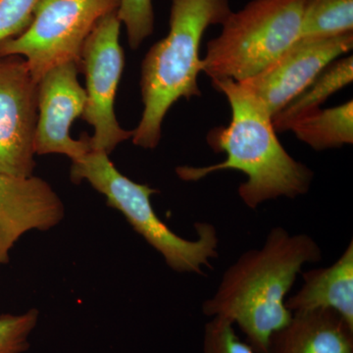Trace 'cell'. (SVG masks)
<instances>
[{
    "label": "cell",
    "mask_w": 353,
    "mask_h": 353,
    "mask_svg": "<svg viewBox=\"0 0 353 353\" xmlns=\"http://www.w3.org/2000/svg\"><path fill=\"white\" fill-rule=\"evenodd\" d=\"M232 12L230 0H172L168 34L153 44L141 65L143 111L132 131L134 145L154 150L167 112L179 99L201 97L199 55L204 32L222 25Z\"/></svg>",
    "instance_id": "obj_3"
},
{
    "label": "cell",
    "mask_w": 353,
    "mask_h": 353,
    "mask_svg": "<svg viewBox=\"0 0 353 353\" xmlns=\"http://www.w3.org/2000/svg\"><path fill=\"white\" fill-rule=\"evenodd\" d=\"M37 121L38 83L24 58L0 57V174L34 175Z\"/></svg>",
    "instance_id": "obj_8"
},
{
    "label": "cell",
    "mask_w": 353,
    "mask_h": 353,
    "mask_svg": "<svg viewBox=\"0 0 353 353\" xmlns=\"http://www.w3.org/2000/svg\"><path fill=\"white\" fill-rule=\"evenodd\" d=\"M212 85L227 97L232 118L227 127L209 132L208 143L215 152L225 153L226 160L209 166H179L176 176L197 182L215 172L240 171L246 180L239 187V196L250 209L280 197L307 194L314 173L285 150L270 114L259 99L234 81L215 80Z\"/></svg>",
    "instance_id": "obj_2"
},
{
    "label": "cell",
    "mask_w": 353,
    "mask_h": 353,
    "mask_svg": "<svg viewBox=\"0 0 353 353\" xmlns=\"http://www.w3.org/2000/svg\"><path fill=\"white\" fill-rule=\"evenodd\" d=\"M80 64L70 61L44 74L38 83V121L34 132L36 155H66L72 161L90 152L88 138L74 139L70 128L83 116L85 88L78 81Z\"/></svg>",
    "instance_id": "obj_10"
},
{
    "label": "cell",
    "mask_w": 353,
    "mask_h": 353,
    "mask_svg": "<svg viewBox=\"0 0 353 353\" xmlns=\"http://www.w3.org/2000/svg\"><path fill=\"white\" fill-rule=\"evenodd\" d=\"M353 81V57L338 58L329 64L301 94L272 118L276 132L289 131L290 125L321 108L330 97Z\"/></svg>",
    "instance_id": "obj_14"
},
{
    "label": "cell",
    "mask_w": 353,
    "mask_h": 353,
    "mask_svg": "<svg viewBox=\"0 0 353 353\" xmlns=\"http://www.w3.org/2000/svg\"><path fill=\"white\" fill-rule=\"evenodd\" d=\"M70 176L72 182H87L105 196L108 205L125 216L132 229L162 255L172 270L203 276L204 269L212 268V260L219 256V236L214 225L196 222V240L174 233L153 209L152 197L158 190L123 175L108 153L90 150L72 161Z\"/></svg>",
    "instance_id": "obj_4"
},
{
    "label": "cell",
    "mask_w": 353,
    "mask_h": 353,
    "mask_svg": "<svg viewBox=\"0 0 353 353\" xmlns=\"http://www.w3.org/2000/svg\"><path fill=\"white\" fill-rule=\"evenodd\" d=\"M268 353H353V327L331 309L294 312L272 334Z\"/></svg>",
    "instance_id": "obj_12"
},
{
    "label": "cell",
    "mask_w": 353,
    "mask_h": 353,
    "mask_svg": "<svg viewBox=\"0 0 353 353\" xmlns=\"http://www.w3.org/2000/svg\"><path fill=\"white\" fill-rule=\"evenodd\" d=\"M352 48L353 32L329 38H301L259 74L239 83L259 99L273 118L329 64Z\"/></svg>",
    "instance_id": "obj_9"
},
{
    "label": "cell",
    "mask_w": 353,
    "mask_h": 353,
    "mask_svg": "<svg viewBox=\"0 0 353 353\" xmlns=\"http://www.w3.org/2000/svg\"><path fill=\"white\" fill-rule=\"evenodd\" d=\"M305 0H252L232 11L208 43L202 72L240 83L259 74L299 39Z\"/></svg>",
    "instance_id": "obj_5"
},
{
    "label": "cell",
    "mask_w": 353,
    "mask_h": 353,
    "mask_svg": "<svg viewBox=\"0 0 353 353\" xmlns=\"http://www.w3.org/2000/svg\"><path fill=\"white\" fill-rule=\"evenodd\" d=\"M353 32V0H305L299 39Z\"/></svg>",
    "instance_id": "obj_16"
},
{
    "label": "cell",
    "mask_w": 353,
    "mask_h": 353,
    "mask_svg": "<svg viewBox=\"0 0 353 353\" xmlns=\"http://www.w3.org/2000/svg\"><path fill=\"white\" fill-rule=\"evenodd\" d=\"M39 311L31 308L21 314L0 315V353H25L30 336L38 325Z\"/></svg>",
    "instance_id": "obj_18"
},
{
    "label": "cell",
    "mask_w": 353,
    "mask_h": 353,
    "mask_svg": "<svg viewBox=\"0 0 353 353\" xmlns=\"http://www.w3.org/2000/svg\"><path fill=\"white\" fill-rule=\"evenodd\" d=\"M202 353H256L241 341L234 324L224 317H212L204 326Z\"/></svg>",
    "instance_id": "obj_19"
},
{
    "label": "cell",
    "mask_w": 353,
    "mask_h": 353,
    "mask_svg": "<svg viewBox=\"0 0 353 353\" xmlns=\"http://www.w3.org/2000/svg\"><path fill=\"white\" fill-rule=\"evenodd\" d=\"M120 1L41 0L24 31L0 43V57L24 58L37 83L58 65L80 64L88 37L102 18L117 11Z\"/></svg>",
    "instance_id": "obj_6"
},
{
    "label": "cell",
    "mask_w": 353,
    "mask_h": 353,
    "mask_svg": "<svg viewBox=\"0 0 353 353\" xmlns=\"http://www.w3.org/2000/svg\"><path fill=\"white\" fill-rule=\"evenodd\" d=\"M321 260L312 236L272 228L263 245L241 253L228 267L214 294L202 303V313L238 325L255 352L268 353L272 334L292 318L285 303L297 276L304 265Z\"/></svg>",
    "instance_id": "obj_1"
},
{
    "label": "cell",
    "mask_w": 353,
    "mask_h": 353,
    "mask_svg": "<svg viewBox=\"0 0 353 353\" xmlns=\"http://www.w3.org/2000/svg\"><path fill=\"white\" fill-rule=\"evenodd\" d=\"M289 131L316 152L352 145L353 102L313 111L294 121Z\"/></svg>",
    "instance_id": "obj_15"
},
{
    "label": "cell",
    "mask_w": 353,
    "mask_h": 353,
    "mask_svg": "<svg viewBox=\"0 0 353 353\" xmlns=\"http://www.w3.org/2000/svg\"><path fill=\"white\" fill-rule=\"evenodd\" d=\"M301 287L285 299L290 312L331 309L353 327L352 240L333 264L301 272Z\"/></svg>",
    "instance_id": "obj_13"
},
{
    "label": "cell",
    "mask_w": 353,
    "mask_h": 353,
    "mask_svg": "<svg viewBox=\"0 0 353 353\" xmlns=\"http://www.w3.org/2000/svg\"><path fill=\"white\" fill-rule=\"evenodd\" d=\"M117 17L126 28L128 41L132 50H138L154 31L152 0H121Z\"/></svg>",
    "instance_id": "obj_17"
},
{
    "label": "cell",
    "mask_w": 353,
    "mask_h": 353,
    "mask_svg": "<svg viewBox=\"0 0 353 353\" xmlns=\"http://www.w3.org/2000/svg\"><path fill=\"white\" fill-rule=\"evenodd\" d=\"M117 11L102 18L83 44L80 69L85 76L87 104L82 117L94 128L88 137L90 150L110 154L132 131L120 126L114 111L116 92L124 69Z\"/></svg>",
    "instance_id": "obj_7"
},
{
    "label": "cell",
    "mask_w": 353,
    "mask_h": 353,
    "mask_svg": "<svg viewBox=\"0 0 353 353\" xmlns=\"http://www.w3.org/2000/svg\"><path fill=\"white\" fill-rule=\"evenodd\" d=\"M64 217L63 201L46 180L0 174V268L26 233L50 231Z\"/></svg>",
    "instance_id": "obj_11"
},
{
    "label": "cell",
    "mask_w": 353,
    "mask_h": 353,
    "mask_svg": "<svg viewBox=\"0 0 353 353\" xmlns=\"http://www.w3.org/2000/svg\"><path fill=\"white\" fill-rule=\"evenodd\" d=\"M41 0H0V43L24 31Z\"/></svg>",
    "instance_id": "obj_20"
}]
</instances>
